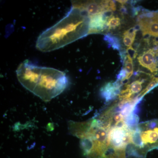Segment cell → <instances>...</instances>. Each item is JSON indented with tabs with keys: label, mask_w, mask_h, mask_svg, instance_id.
I'll list each match as a JSON object with an SVG mask.
<instances>
[{
	"label": "cell",
	"mask_w": 158,
	"mask_h": 158,
	"mask_svg": "<svg viewBox=\"0 0 158 158\" xmlns=\"http://www.w3.org/2000/svg\"><path fill=\"white\" fill-rule=\"evenodd\" d=\"M136 107L130 103L119 102L97 115L107 131L101 158H146L133 143V131L139 120Z\"/></svg>",
	"instance_id": "cell-1"
},
{
	"label": "cell",
	"mask_w": 158,
	"mask_h": 158,
	"mask_svg": "<svg viewBox=\"0 0 158 158\" xmlns=\"http://www.w3.org/2000/svg\"><path fill=\"white\" fill-rule=\"evenodd\" d=\"M89 20L85 11L72 6L62 19L39 35L36 48L44 52H52L85 37L88 35Z\"/></svg>",
	"instance_id": "cell-2"
},
{
	"label": "cell",
	"mask_w": 158,
	"mask_h": 158,
	"mask_svg": "<svg viewBox=\"0 0 158 158\" xmlns=\"http://www.w3.org/2000/svg\"><path fill=\"white\" fill-rule=\"evenodd\" d=\"M20 83L44 102H49L61 94L68 85L65 73L56 69L34 65L26 60L16 70Z\"/></svg>",
	"instance_id": "cell-3"
},
{
	"label": "cell",
	"mask_w": 158,
	"mask_h": 158,
	"mask_svg": "<svg viewBox=\"0 0 158 158\" xmlns=\"http://www.w3.org/2000/svg\"><path fill=\"white\" fill-rule=\"evenodd\" d=\"M133 143L143 154L158 148V119L138 124L134 129Z\"/></svg>",
	"instance_id": "cell-4"
},
{
	"label": "cell",
	"mask_w": 158,
	"mask_h": 158,
	"mask_svg": "<svg viewBox=\"0 0 158 158\" xmlns=\"http://www.w3.org/2000/svg\"><path fill=\"white\" fill-rule=\"evenodd\" d=\"M158 55V49H149L143 52L138 57L139 64L147 69L152 73H156L158 71V63L156 56Z\"/></svg>",
	"instance_id": "cell-5"
},
{
	"label": "cell",
	"mask_w": 158,
	"mask_h": 158,
	"mask_svg": "<svg viewBox=\"0 0 158 158\" xmlns=\"http://www.w3.org/2000/svg\"><path fill=\"white\" fill-rule=\"evenodd\" d=\"M139 28L141 29L143 36L149 35L158 37V23L144 13L138 18Z\"/></svg>",
	"instance_id": "cell-6"
},
{
	"label": "cell",
	"mask_w": 158,
	"mask_h": 158,
	"mask_svg": "<svg viewBox=\"0 0 158 158\" xmlns=\"http://www.w3.org/2000/svg\"><path fill=\"white\" fill-rule=\"evenodd\" d=\"M108 12H106L89 17L88 34L101 33L104 30L108 19L112 16L107 14Z\"/></svg>",
	"instance_id": "cell-7"
},
{
	"label": "cell",
	"mask_w": 158,
	"mask_h": 158,
	"mask_svg": "<svg viewBox=\"0 0 158 158\" xmlns=\"http://www.w3.org/2000/svg\"><path fill=\"white\" fill-rule=\"evenodd\" d=\"M101 94L106 101H109L115 98L116 96H118L119 91L115 87L114 84L108 83L106 84L101 90Z\"/></svg>",
	"instance_id": "cell-8"
},
{
	"label": "cell",
	"mask_w": 158,
	"mask_h": 158,
	"mask_svg": "<svg viewBox=\"0 0 158 158\" xmlns=\"http://www.w3.org/2000/svg\"><path fill=\"white\" fill-rule=\"evenodd\" d=\"M137 31L138 29L136 28H132L127 31H125L123 33V43L127 48L132 47V45L135 38Z\"/></svg>",
	"instance_id": "cell-9"
},
{
	"label": "cell",
	"mask_w": 158,
	"mask_h": 158,
	"mask_svg": "<svg viewBox=\"0 0 158 158\" xmlns=\"http://www.w3.org/2000/svg\"><path fill=\"white\" fill-rule=\"evenodd\" d=\"M124 69L126 72V76L124 81L122 82V84L127 80H129L131 76L132 75L134 72V66H133L132 58L131 57L129 54H127L124 59Z\"/></svg>",
	"instance_id": "cell-10"
},
{
	"label": "cell",
	"mask_w": 158,
	"mask_h": 158,
	"mask_svg": "<svg viewBox=\"0 0 158 158\" xmlns=\"http://www.w3.org/2000/svg\"><path fill=\"white\" fill-rule=\"evenodd\" d=\"M104 39L114 49L117 50H119L120 49V43H119V40H118V38L117 37L108 34L105 35Z\"/></svg>",
	"instance_id": "cell-11"
},
{
	"label": "cell",
	"mask_w": 158,
	"mask_h": 158,
	"mask_svg": "<svg viewBox=\"0 0 158 158\" xmlns=\"http://www.w3.org/2000/svg\"><path fill=\"white\" fill-rule=\"evenodd\" d=\"M121 24V20L118 17L111 16L108 19L106 26L109 29L116 28Z\"/></svg>",
	"instance_id": "cell-12"
},
{
	"label": "cell",
	"mask_w": 158,
	"mask_h": 158,
	"mask_svg": "<svg viewBox=\"0 0 158 158\" xmlns=\"http://www.w3.org/2000/svg\"><path fill=\"white\" fill-rule=\"evenodd\" d=\"M127 52L128 54H129L132 58H133L135 59V58H136L137 55L136 51L132 47L128 48L127 50Z\"/></svg>",
	"instance_id": "cell-13"
},
{
	"label": "cell",
	"mask_w": 158,
	"mask_h": 158,
	"mask_svg": "<svg viewBox=\"0 0 158 158\" xmlns=\"http://www.w3.org/2000/svg\"><path fill=\"white\" fill-rule=\"evenodd\" d=\"M146 15L158 23V12H147Z\"/></svg>",
	"instance_id": "cell-14"
},
{
	"label": "cell",
	"mask_w": 158,
	"mask_h": 158,
	"mask_svg": "<svg viewBox=\"0 0 158 158\" xmlns=\"http://www.w3.org/2000/svg\"><path fill=\"white\" fill-rule=\"evenodd\" d=\"M118 3H120L122 6H124L125 4L127 2V1H117Z\"/></svg>",
	"instance_id": "cell-15"
}]
</instances>
